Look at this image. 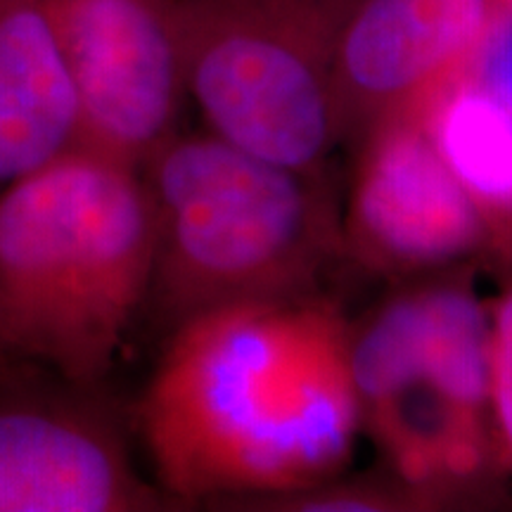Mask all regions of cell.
I'll return each instance as SVG.
<instances>
[{"label": "cell", "mask_w": 512, "mask_h": 512, "mask_svg": "<svg viewBox=\"0 0 512 512\" xmlns=\"http://www.w3.org/2000/svg\"><path fill=\"white\" fill-rule=\"evenodd\" d=\"M72 74L83 143L140 166L178 131L176 0H41Z\"/></svg>", "instance_id": "8992f818"}, {"label": "cell", "mask_w": 512, "mask_h": 512, "mask_svg": "<svg viewBox=\"0 0 512 512\" xmlns=\"http://www.w3.org/2000/svg\"><path fill=\"white\" fill-rule=\"evenodd\" d=\"M503 3H512V0H503Z\"/></svg>", "instance_id": "9a60e30c"}, {"label": "cell", "mask_w": 512, "mask_h": 512, "mask_svg": "<svg viewBox=\"0 0 512 512\" xmlns=\"http://www.w3.org/2000/svg\"><path fill=\"white\" fill-rule=\"evenodd\" d=\"M489 342L475 294L446 283L399 294L351 337L361 415L420 498L482 465Z\"/></svg>", "instance_id": "5b68a950"}, {"label": "cell", "mask_w": 512, "mask_h": 512, "mask_svg": "<svg viewBox=\"0 0 512 512\" xmlns=\"http://www.w3.org/2000/svg\"><path fill=\"white\" fill-rule=\"evenodd\" d=\"M489 399L498 427L512 451V294L496 313L489 342Z\"/></svg>", "instance_id": "4fadbf2b"}, {"label": "cell", "mask_w": 512, "mask_h": 512, "mask_svg": "<svg viewBox=\"0 0 512 512\" xmlns=\"http://www.w3.org/2000/svg\"><path fill=\"white\" fill-rule=\"evenodd\" d=\"M79 143V95L41 0H0V190Z\"/></svg>", "instance_id": "30bf717a"}, {"label": "cell", "mask_w": 512, "mask_h": 512, "mask_svg": "<svg viewBox=\"0 0 512 512\" xmlns=\"http://www.w3.org/2000/svg\"><path fill=\"white\" fill-rule=\"evenodd\" d=\"M152 271L140 166L79 143L0 190V354L95 389Z\"/></svg>", "instance_id": "7a4b0ae2"}, {"label": "cell", "mask_w": 512, "mask_h": 512, "mask_svg": "<svg viewBox=\"0 0 512 512\" xmlns=\"http://www.w3.org/2000/svg\"><path fill=\"white\" fill-rule=\"evenodd\" d=\"M503 0H354L337 36L332 88L342 140L425 110L465 72Z\"/></svg>", "instance_id": "ba28073f"}, {"label": "cell", "mask_w": 512, "mask_h": 512, "mask_svg": "<svg viewBox=\"0 0 512 512\" xmlns=\"http://www.w3.org/2000/svg\"><path fill=\"white\" fill-rule=\"evenodd\" d=\"M427 124L484 214L512 211V112L460 74L430 102Z\"/></svg>", "instance_id": "8fae6325"}, {"label": "cell", "mask_w": 512, "mask_h": 512, "mask_svg": "<svg viewBox=\"0 0 512 512\" xmlns=\"http://www.w3.org/2000/svg\"><path fill=\"white\" fill-rule=\"evenodd\" d=\"M140 174L155 216L147 299L171 328L219 306L304 297L342 245L320 176L209 131H176Z\"/></svg>", "instance_id": "3957f363"}, {"label": "cell", "mask_w": 512, "mask_h": 512, "mask_svg": "<svg viewBox=\"0 0 512 512\" xmlns=\"http://www.w3.org/2000/svg\"><path fill=\"white\" fill-rule=\"evenodd\" d=\"M463 76L512 112V3L498 10Z\"/></svg>", "instance_id": "7c38bea8"}, {"label": "cell", "mask_w": 512, "mask_h": 512, "mask_svg": "<svg viewBox=\"0 0 512 512\" xmlns=\"http://www.w3.org/2000/svg\"><path fill=\"white\" fill-rule=\"evenodd\" d=\"M351 335L316 299L228 304L176 325L140 401V434L178 501L299 494L354 448Z\"/></svg>", "instance_id": "6da1fadb"}, {"label": "cell", "mask_w": 512, "mask_h": 512, "mask_svg": "<svg viewBox=\"0 0 512 512\" xmlns=\"http://www.w3.org/2000/svg\"><path fill=\"white\" fill-rule=\"evenodd\" d=\"M354 0H176L185 98L211 136L320 176L342 143L332 88Z\"/></svg>", "instance_id": "277c9868"}, {"label": "cell", "mask_w": 512, "mask_h": 512, "mask_svg": "<svg viewBox=\"0 0 512 512\" xmlns=\"http://www.w3.org/2000/svg\"><path fill=\"white\" fill-rule=\"evenodd\" d=\"M486 214L448 166L427 107L375 126L361 140L342 240L384 275L446 268L482 245Z\"/></svg>", "instance_id": "52a82bcc"}, {"label": "cell", "mask_w": 512, "mask_h": 512, "mask_svg": "<svg viewBox=\"0 0 512 512\" xmlns=\"http://www.w3.org/2000/svg\"><path fill=\"white\" fill-rule=\"evenodd\" d=\"M5 361H8V358H5L3 354H0V370H3V368H5Z\"/></svg>", "instance_id": "5bb4252c"}, {"label": "cell", "mask_w": 512, "mask_h": 512, "mask_svg": "<svg viewBox=\"0 0 512 512\" xmlns=\"http://www.w3.org/2000/svg\"><path fill=\"white\" fill-rule=\"evenodd\" d=\"M83 392L0 384V512L159 508L117 425Z\"/></svg>", "instance_id": "9c48e42d"}]
</instances>
